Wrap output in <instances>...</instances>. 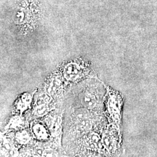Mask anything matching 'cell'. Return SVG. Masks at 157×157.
Here are the masks:
<instances>
[{"instance_id": "2", "label": "cell", "mask_w": 157, "mask_h": 157, "mask_svg": "<svg viewBox=\"0 0 157 157\" xmlns=\"http://www.w3.org/2000/svg\"><path fill=\"white\" fill-rule=\"evenodd\" d=\"M82 102L84 106L88 108H92L95 107L97 103V99L95 95L91 91H86L82 95Z\"/></svg>"}, {"instance_id": "1", "label": "cell", "mask_w": 157, "mask_h": 157, "mask_svg": "<svg viewBox=\"0 0 157 157\" xmlns=\"http://www.w3.org/2000/svg\"><path fill=\"white\" fill-rule=\"evenodd\" d=\"M81 68L76 63H70L64 69V75L69 80H74L78 78L82 73Z\"/></svg>"}, {"instance_id": "5", "label": "cell", "mask_w": 157, "mask_h": 157, "mask_svg": "<svg viewBox=\"0 0 157 157\" xmlns=\"http://www.w3.org/2000/svg\"><path fill=\"white\" fill-rule=\"evenodd\" d=\"M17 141L21 143H26L30 140L29 135L27 132L25 130L18 133L17 135Z\"/></svg>"}, {"instance_id": "3", "label": "cell", "mask_w": 157, "mask_h": 157, "mask_svg": "<svg viewBox=\"0 0 157 157\" xmlns=\"http://www.w3.org/2000/svg\"><path fill=\"white\" fill-rule=\"evenodd\" d=\"M34 133L39 139H45L47 137V132L45 127L41 124H36L33 128Z\"/></svg>"}, {"instance_id": "4", "label": "cell", "mask_w": 157, "mask_h": 157, "mask_svg": "<svg viewBox=\"0 0 157 157\" xmlns=\"http://www.w3.org/2000/svg\"><path fill=\"white\" fill-rule=\"evenodd\" d=\"M31 96L28 94H25V95H22L17 104V109L21 111L26 109L29 106L31 102Z\"/></svg>"}, {"instance_id": "6", "label": "cell", "mask_w": 157, "mask_h": 157, "mask_svg": "<svg viewBox=\"0 0 157 157\" xmlns=\"http://www.w3.org/2000/svg\"><path fill=\"white\" fill-rule=\"evenodd\" d=\"M8 154L10 157H17V151L16 150H14L13 149H11V150L9 151Z\"/></svg>"}]
</instances>
